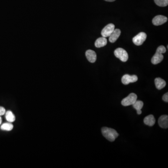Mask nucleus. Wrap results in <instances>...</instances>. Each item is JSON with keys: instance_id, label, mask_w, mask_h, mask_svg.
Segmentation results:
<instances>
[{"instance_id": "4be33fe9", "label": "nucleus", "mask_w": 168, "mask_h": 168, "mask_svg": "<svg viewBox=\"0 0 168 168\" xmlns=\"http://www.w3.org/2000/svg\"><path fill=\"white\" fill-rule=\"evenodd\" d=\"M105 1L109 2H114L116 1V0H105Z\"/></svg>"}, {"instance_id": "6ab92c4d", "label": "nucleus", "mask_w": 168, "mask_h": 168, "mask_svg": "<svg viewBox=\"0 0 168 168\" xmlns=\"http://www.w3.org/2000/svg\"><path fill=\"white\" fill-rule=\"evenodd\" d=\"M166 49L164 46L161 45L159 47L157 48V50H156V52L160 53V54H163V53H164L166 52Z\"/></svg>"}, {"instance_id": "a211bd4d", "label": "nucleus", "mask_w": 168, "mask_h": 168, "mask_svg": "<svg viewBox=\"0 0 168 168\" xmlns=\"http://www.w3.org/2000/svg\"><path fill=\"white\" fill-rule=\"evenodd\" d=\"M154 2L160 7H166L168 4V0H154Z\"/></svg>"}, {"instance_id": "412c9836", "label": "nucleus", "mask_w": 168, "mask_h": 168, "mask_svg": "<svg viewBox=\"0 0 168 168\" xmlns=\"http://www.w3.org/2000/svg\"><path fill=\"white\" fill-rule=\"evenodd\" d=\"M163 100L166 102H168V93H167L163 96Z\"/></svg>"}, {"instance_id": "20e7f679", "label": "nucleus", "mask_w": 168, "mask_h": 168, "mask_svg": "<svg viewBox=\"0 0 168 168\" xmlns=\"http://www.w3.org/2000/svg\"><path fill=\"white\" fill-rule=\"evenodd\" d=\"M147 35L145 33L141 32L133 38V42L137 46L141 45L146 39Z\"/></svg>"}, {"instance_id": "1a4fd4ad", "label": "nucleus", "mask_w": 168, "mask_h": 168, "mask_svg": "<svg viewBox=\"0 0 168 168\" xmlns=\"http://www.w3.org/2000/svg\"><path fill=\"white\" fill-rule=\"evenodd\" d=\"M120 34H121V31L120 29H114L113 32L111 34L110 36H109V41L112 43H114L116 42L118 38H119L120 36Z\"/></svg>"}, {"instance_id": "0eeeda50", "label": "nucleus", "mask_w": 168, "mask_h": 168, "mask_svg": "<svg viewBox=\"0 0 168 168\" xmlns=\"http://www.w3.org/2000/svg\"><path fill=\"white\" fill-rule=\"evenodd\" d=\"M167 21L168 18L166 16L162 15H158L153 19L152 23L155 26H159L164 24V23L167 22Z\"/></svg>"}, {"instance_id": "f257e3e1", "label": "nucleus", "mask_w": 168, "mask_h": 168, "mask_svg": "<svg viewBox=\"0 0 168 168\" xmlns=\"http://www.w3.org/2000/svg\"><path fill=\"white\" fill-rule=\"evenodd\" d=\"M102 134L106 139L113 141L117 138L119 134L116 130L109 127H104L102 129Z\"/></svg>"}, {"instance_id": "ddd939ff", "label": "nucleus", "mask_w": 168, "mask_h": 168, "mask_svg": "<svg viewBox=\"0 0 168 168\" xmlns=\"http://www.w3.org/2000/svg\"><path fill=\"white\" fill-rule=\"evenodd\" d=\"M107 44V39L104 37L98 38L95 42V46L97 48L104 47Z\"/></svg>"}, {"instance_id": "423d86ee", "label": "nucleus", "mask_w": 168, "mask_h": 168, "mask_svg": "<svg viewBox=\"0 0 168 168\" xmlns=\"http://www.w3.org/2000/svg\"><path fill=\"white\" fill-rule=\"evenodd\" d=\"M138 80V77L135 75H129L128 74H125L123 76L121 79V81L124 85H128L130 83L135 82Z\"/></svg>"}, {"instance_id": "39448f33", "label": "nucleus", "mask_w": 168, "mask_h": 168, "mask_svg": "<svg viewBox=\"0 0 168 168\" xmlns=\"http://www.w3.org/2000/svg\"><path fill=\"white\" fill-rule=\"evenodd\" d=\"M114 28L115 26L113 23H109L106 25L102 31V36L105 38L109 37L114 30Z\"/></svg>"}, {"instance_id": "aec40b11", "label": "nucleus", "mask_w": 168, "mask_h": 168, "mask_svg": "<svg viewBox=\"0 0 168 168\" xmlns=\"http://www.w3.org/2000/svg\"><path fill=\"white\" fill-rule=\"evenodd\" d=\"M6 110L2 106H0V116H3L5 114Z\"/></svg>"}, {"instance_id": "f8f14e48", "label": "nucleus", "mask_w": 168, "mask_h": 168, "mask_svg": "<svg viewBox=\"0 0 168 168\" xmlns=\"http://www.w3.org/2000/svg\"><path fill=\"white\" fill-rule=\"evenodd\" d=\"M144 123L147 125L149 126L150 127L153 126L154 125L155 123V120L154 116L152 114H150L149 116H147L144 118Z\"/></svg>"}, {"instance_id": "9d476101", "label": "nucleus", "mask_w": 168, "mask_h": 168, "mask_svg": "<svg viewBox=\"0 0 168 168\" xmlns=\"http://www.w3.org/2000/svg\"><path fill=\"white\" fill-rule=\"evenodd\" d=\"M158 124L160 127L163 128L168 127V116L166 115L161 116L158 119Z\"/></svg>"}, {"instance_id": "f3484780", "label": "nucleus", "mask_w": 168, "mask_h": 168, "mask_svg": "<svg viewBox=\"0 0 168 168\" xmlns=\"http://www.w3.org/2000/svg\"><path fill=\"white\" fill-rule=\"evenodd\" d=\"M13 128V124L11 123H3L1 127V129L2 130L7 131H10L12 130Z\"/></svg>"}, {"instance_id": "6e6552de", "label": "nucleus", "mask_w": 168, "mask_h": 168, "mask_svg": "<svg viewBox=\"0 0 168 168\" xmlns=\"http://www.w3.org/2000/svg\"><path fill=\"white\" fill-rule=\"evenodd\" d=\"M86 56L88 60L91 63H95L96 60V53L93 50H88L86 52Z\"/></svg>"}, {"instance_id": "5701e85b", "label": "nucleus", "mask_w": 168, "mask_h": 168, "mask_svg": "<svg viewBox=\"0 0 168 168\" xmlns=\"http://www.w3.org/2000/svg\"><path fill=\"white\" fill-rule=\"evenodd\" d=\"M2 123V118L0 116V125H1Z\"/></svg>"}, {"instance_id": "9b49d317", "label": "nucleus", "mask_w": 168, "mask_h": 168, "mask_svg": "<svg viewBox=\"0 0 168 168\" xmlns=\"http://www.w3.org/2000/svg\"><path fill=\"white\" fill-rule=\"evenodd\" d=\"M163 59V54L156 52L151 59V63L154 65H157L162 62Z\"/></svg>"}, {"instance_id": "f03ea898", "label": "nucleus", "mask_w": 168, "mask_h": 168, "mask_svg": "<svg viewBox=\"0 0 168 168\" xmlns=\"http://www.w3.org/2000/svg\"><path fill=\"white\" fill-rule=\"evenodd\" d=\"M114 55L118 58L122 62H125L128 60V55L127 52L123 48H119L114 52Z\"/></svg>"}, {"instance_id": "dca6fc26", "label": "nucleus", "mask_w": 168, "mask_h": 168, "mask_svg": "<svg viewBox=\"0 0 168 168\" xmlns=\"http://www.w3.org/2000/svg\"><path fill=\"white\" fill-rule=\"evenodd\" d=\"M5 117H6V120L9 121V123H13L15 121V120H16L14 114L10 111H8L5 113Z\"/></svg>"}, {"instance_id": "4468645a", "label": "nucleus", "mask_w": 168, "mask_h": 168, "mask_svg": "<svg viewBox=\"0 0 168 168\" xmlns=\"http://www.w3.org/2000/svg\"><path fill=\"white\" fill-rule=\"evenodd\" d=\"M155 83L156 88L161 90L166 86V83L165 80L160 78H157L155 80Z\"/></svg>"}, {"instance_id": "7ed1b4c3", "label": "nucleus", "mask_w": 168, "mask_h": 168, "mask_svg": "<svg viewBox=\"0 0 168 168\" xmlns=\"http://www.w3.org/2000/svg\"><path fill=\"white\" fill-rule=\"evenodd\" d=\"M137 96L134 93H131L128 96L123 99L121 101V104L123 106H127L132 105L137 101Z\"/></svg>"}, {"instance_id": "2eb2a0df", "label": "nucleus", "mask_w": 168, "mask_h": 168, "mask_svg": "<svg viewBox=\"0 0 168 168\" xmlns=\"http://www.w3.org/2000/svg\"><path fill=\"white\" fill-rule=\"evenodd\" d=\"M132 105L134 108L137 111V114L139 115L141 114V109L143 106V102L141 101H136Z\"/></svg>"}]
</instances>
